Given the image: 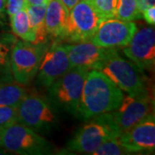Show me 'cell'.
Wrapping results in <instances>:
<instances>
[{"instance_id": "obj_7", "label": "cell", "mask_w": 155, "mask_h": 155, "mask_svg": "<svg viewBox=\"0 0 155 155\" xmlns=\"http://www.w3.org/2000/svg\"><path fill=\"white\" fill-rule=\"evenodd\" d=\"M89 120L90 122L80 127L67 143L69 151L93 154L106 140L119 136L106 113Z\"/></svg>"}, {"instance_id": "obj_27", "label": "cell", "mask_w": 155, "mask_h": 155, "mask_svg": "<svg viewBox=\"0 0 155 155\" xmlns=\"http://www.w3.org/2000/svg\"><path fill=\"white\" fill-rule=\"evenodd\" d=\"M6 14V0H0V20L4 19Z\"/></svg>"}, {"instance_id": "obj_26", "label": "cell", "mask_w": 155, "mask_h": 155, "mask_svg": "<svg viewBox=\"0 0 155 155\" xmlns=\"http://www.w3.org/2000/svg\"><path fill=\"white\" fill-rule=\"evenodd\" d=\"M137 5H138L139 11L143 12L145 10H147V8L154 6L155 0H136Z\"/></svg>"}, {"instance_id": "obj_17", "label": "cell", "mask_w": 155, "mask_h": 155, "mask_svg": "<svg viewBox=\"0 0 155 155\" xmlns=\"http://www.w3.org/2000/svg\"><path fill=\"white\" fill-rule=\"evenodd\" d=\"M10 19L13 33L24 41L35 42V35L29 22L26 8L17 11L13 16L10 17Z\"/></svg>"}, {"instance_id": "obj_13", "label": "cell", "mask_w": 155, "mask_h": 155, "mask_svg": "<svg viewBox=\"0 0 155 155\" xmlns=\"http://www.w3.org/2000/svg\"><path fill=\"white\" fill-rule=\"evenodd\" d=\"M118 139L122 146L130 152V153L154 152V113L147 116L133 127L121 134Z\"/></svg>"}, {"instance_id": "obj_18", "label": "cell", "mask_w": 155, "mask_h": 155, "mask_svg": "<svg viewBox=\"0 0 155 155\" xmlns=\"http://www.w3.org/2000/svg\"><path fill=\"white\" fill-rule=\"evenodd\" d=\"M26 94L22 84L0 82V105L18 106Z\"/></svg>"}, {"instance_id": "obj_6", "label": "cell", "mask_w": 155, "mask_h": 155, "mask_svg": "<svg viewBox=\"0 0 155 155\" xmlns=\"http://www.w3.org/2000/svg\"><path fill=\"white\" fill-rule=\"evenodd\" d=\"M4 149L14 154H49L53 146L41 134L20 122H15L3 129Z\"/></svg>"}, {"instance_id": "obj_16", "label": "cell", "mask_w": 155, "mask_h": 155, "mask_svg": "<svg viewBox=\"0 0 155 155\" xmlns=\"http://www.w3.org/2000/svg\"><path fill=\"white\" fill-rule=\"evenodd\" d=\"M47 5H42L26 6L29 22L35 35V41L34 43H47L48 34L45 28V13Z\"/></svg>"}, {"instance_id": "obj_12", "label": "cell", "mask_w": 155, "mask_h": 155, "mask_svg": "<svg viewBox=\"0 0 155 155\" xmlns=\"http://www.w3.org/2000/svg\"><path fill=\"white\" fill-rule=\"evenodd\" d=\"M71 68L65 45L54 42L45 51L36 73L37 83L48 88Z\"/></svg>"}, {"instance_id": "obj_4", "label": "cell", "mask_w": 155, "mask_h": 155, "mask_svg": "<svg viewBox=\"0 0 155 155\" xmlns=\"http://www.w3.org/2000/svg\"><path fill=\"white\" fill-rule=\"evenodd\" d=\"M18 122L40 134H48L59 126L55 109L48 101L36 95H27L17 106Z\"/></svg>"}, {"instance_id": "obj_8", "label": "cell", "mask_w": 155, "mask_h": 155, "mask_svg": "<svg viewBox=\"0 0 155 155\" xmlns=\"http://www.w3.org/2000/svg\"><path fill=\"white\" fill-rule=\"evenodd\" d=\"M48 48L47 43L24 41L14 43L11 51V70L17 83L23 85L32 81Z\"/></svg>"}, {"instance_id": "obj_9", "label": "cell", "mask_w": 155, "mask_h": 155, "mask_svg": "<svg viewBox=\"0 0 155 155\" xmlns=\"http://www.w3.org/2000/svg\"><path fill=\"white\" fill-rule=\"evenodd\" d=\"M102 20L86 0H80L69 11L61 39L71 42L90 41Z\"/></svg>"}, {"instance_id": "obj_28", "label": "cell", "mask_w": 155, "mask_h": 155, "mask_svg": "<svg viewBox=\"0 0 155 155\" xmlns=\"http://www.w3.org/2000/svg\"><path fill=\"white\" fill-rule=\"evenodd\" d=\"M26 2L28 5H48L49 0H26Z\"/></svg>"}, {"instance_id": "obj_19", "label": "cell", "mask_w": 155, "mask_h": 155, "mask_svg": "<svg viewBox=\"0 0 155 155\" xmlns=\"http://www.w3.org/2000/svg\"><path fill=\"white\" fill-rule=\"evenodd\" d=\"M13 45V38L10 35L0 37V82L11 80V51Z\"/></svg>"}, {"instance_id": "obj_21", "label": "cell", "mask_w": 155, "mask_h": 155, "mask_svg": "<svg viewBox=\"0 0 155 155\" xmlns=\"http://www.w3.org/2000/svg\"><path fill=\"white\" fill-rule=\"evenodd\" d=\"M102 19L115 17L118 0H86Z\"/></svg>"}, {"instance_id": "obj_20", "label": "cell", "mask_w": 155, "mask_h": 155, "mask_svg": "<svg viewBox=\"0 0 155 155\" xmlns=\"http://www.w3.org/2000/svg\"><path fill=\"white\" fill-rule=\"evenodd\" d=\"M115 17L127 22H134L141 18L136 0H118Z\"/></svg>"}, {"instance_id": "obj_29", "label": "cell", "mask_w": 155, "mask_h": 155, "mask_svg": "<svg viewBox=\"0 0 155 155\" xmlns=\"http://www.w3.org/2000/svg\"><path fill=\"white\" fill-rule=\"evenodd\" d=\"M61 2L64 4V5L67 8L68 11H70L73 6L78 4L80 0H61Z\"/></svg>"}, {"instance_id": "obj_1", "label": "cell", "mask_w": 155, "mask_h": 155, "mask_svg": "<svg viewBox=\"0 0 155 155\" xmlns=\"http://www.w3.org/2000/svg\"><path fill=\"white\" fill-rule=\"evenodd\" d=\"M123 91L104 74L89 70L84 84L79 118L89 120L116 110L122 103Z\"/></svg>"}, {"instance_id": "obj_24", "label": "cell", "mask_w": 155, "mask_h": 155, "mask_svg": "<svg viewBox=\"0 0 155 155\" xmlns=\"http://www.w3.org/2000/svg\"><path fill=\"white\" fill-rule=\"evenodd\" d=\"M26 6V0H6V13L9 17H11L17 11L25 9Z\"/></svg>"}, {"instance_id": "obj_2", "label": "cell", "mask_w": 155, "mask_h": 155, "mask_svg": "<svg viewBox=\"0 0 155 155\" xmlns=\"http://www.w3.org/2000/svg\"><path fill=\"white\" fill-rule=\"evenodd\" d=\"M89 69L72 67L48 88V102L52 106L79 118L84 84Z\"/></svg>"}, {"instance_id": "obj_30", "label": "cell", "mask_w": 155, "mask_h": 155, "mask_svg": "<svg viewBox=\"0 0 155 155\" xmlns=\"http://www.w3.org/2000/svg\"><path fill=\"white\" fill-rule=\"evenodd\" d=\"M3 129L0 127V147H2V144H3Z\"/></svg>"}, {"instance_id": "obj_3", "label": "cell", "mask_w": 155, "mask_h": 155, "mask_svg": "<svg viewBox=\"0 0 155 155\" xmlns=\"http://www.w3.org/2000/svg\"><path fill=\"white\" fill-rule=\"evenodd\" d=\"M93 70L104 74L118 88L127 94L139 93L147 90L142 70L133 62L122 58L116 48H113L110 54Z\"/></svg>"}, {"instance_id": "obj_10", "label": "cell", "mask_w": 155, "mask_h": 155, "mask_svg": "<svg viewBox=\"0 0 155 155\" xmlns=\"http://www.w3.org/2000/svg\"><path fill=\"white\" fill-rule=\"evenodd\" d=\"M134 22H127L116 17L103 19L91 41L102 48H117L128 44L137 30Z\"/></svg>"}, {"instance_id": "obj_22", "label": "cell", "mask_w": 155, "mask_h": 155, "mask_svg": "<svg viewBox=\"0 0 155 155\" xmlns=\"http://www.w3.org/2000/svg\"><path fill=\"white\" fill-rule=\"evenodd\" d=\"M95 155H122L130 154V152L126 149L120 142L118 137L111 138L100 146L93 153Z\"/></svg>"}, {"instance_id": "obj_14", "label": "cell", "mask_w": 155, "mask_h": 155, "mask_svg": "<svg viewBox=\"0 0 155 155\" xmlns=\"http://www.w3.org/2000/svg\"><path fill=\"white\" fill-rule=\"evenodd\" d=\"M72 67H83L93 70L113 48H105L94 44L91 40L74 44L65 45Z\"/></svg>"}, {"instance_id": "obj_23", "label": "cell", "mask_w": 155, "mask_h": 155, "mask_svg": "<svg viewBox=\"0 0 155 155\" xmlns=\"http://www.w3.org/2000/svg\"><path fill=\"white\" fill-rule=\"evenodd\" d=\"M18 122L17 106L0 105V127L10 126Z\"/></svg>"}, {"instance_id": "obj_25", "label": "cell", "mask_w": 155, "mask_h": 155, "mask_svg": "<svg viewBox=\"0 0 155 155\" xmlns=\"http://www.w3.org/2000/svg\"><path fill=\"white\" fill-rule=\"evenodd\" d=\"M141 17L145 19V21L150 24L151 26H153L155 23V7L152 6L141 12Z\"/></svg>"}, {"instance_id": "obj_11", "label": "cell", "mask_w": 155, "mask_h": 155, "mask_svg": "<svg viewBox=\"0 0 155 155\" xmlns=\"http://www.w3.org/2000/svg\"><path fill=\"white\" fill-rule=\"evenodd\" d=\"M123 53L140 70H152L155 64V30L153 26L136 30Z\"/></svg>"}, {"instance_id": "obj_5", "label": "cell", "mask_w": 155, "mask_h": 155, "mask_svg": "<svg viewBox=\"0 0 155 155\" xmlns=\"http://www.w3.org/2000/svg\"><path fill=\"white\" fill-rule=\"evenodd\" d=\"M153 97L147 90L124 96L116 110L106 113L119 135L153 113Z\"/></svg>"}, {"instance_id": "obj_15", "label": "cell", "mask_w": 155, "mask_h": 155, "mask_svg": "<svg viewBox=\"0 0 155 155\" xmlns=\"http://www.w3.org/2000/svg\"><path fill=\"white\" fill-rule=\"evenodd\" d=\"M69 11L61 0H49L45 13V28L48 36L52 38L62 37Z\"/></svg>"}]
</instances>
